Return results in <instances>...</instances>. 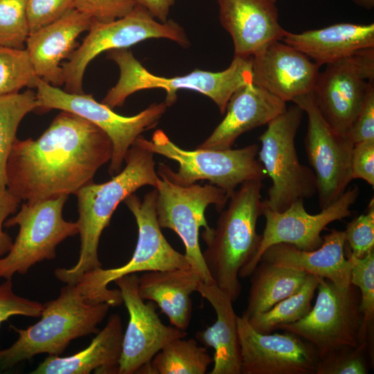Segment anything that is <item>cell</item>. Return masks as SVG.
Returning <instances> with one entry per match:
<instances>
[{"label":"cell","instance_id":"obj_17","mask_svg":"<svg viewBox=\"0 0 374 374\" xmlns=\"http://www.w3.org/2000/svg\"><path fill=\"white\" fill-rule=\"evenodd\" d=\"M114 282L129 314L118 374L138 373L166 344L175 339L186 337L187 332L163 324L156 313L154 304L144 303L139 292V276L136 274L123 276Z\"/></svg>","mask_w":374,"mask_h":374},{"label":"cell","instance_id":"obj_12","mask_svg":"<svg viewBox=\"0 0 374 374\" xmlns=\"http://www.w3.org/2000/svg\"><path fill=\"white\" fill-rule=\"evenodd\" d=\"M35 88L39 109L71 112L91 122L108 136L112 144L108 169L112 176L121 171L126 153L136 138L155 127L168 107L165 102L154 103L134 116H124L97 102L91 95L64 91L39 77Z\"/></svg>","mask_w":374,"mask_h":374},{"label":"cell","instance_id":"obj_6","mask_svg":"<svg viewBox=\"0 0 374 374\" xmlns=\"http://www.w3.org/2000/svg\"><path fill=\"white\" fill-rule=\"evenodd\" d=\"M157 191L148 192L143 200L133 193L123 202L133 214L138 226V240L130 260L119 267H102L84 274L77 283L88 301L106 303L111 307L123 303L119 290L107 285L116 279L141 271H163L185 268L190 265L184 254L176 251L163 235L156 212Z\"/></svg>","mask_w":374,"mask_h":374},{"label":"cell","instance_id":"obj_22","mask_svg":"<svg viewBox=\"0 0 374 374\" xmlns=\"http://www.w3.org/2000/svg\"><path fill=\"white\" fill-rule=\"evenodd\" d=\"M287 109L286 103L253 84L246 85L230 98L226 115L211 134L197 148L228 150L242 134L267 125Z\"/></svg>","mask_w":374,"mask_h":374},{"label":"cell","instance_id":"obj_37","mask_svg":"<svg viewBox=\"0 0 374 374\" xmlns=\"http://www.w3.org/2000/svg\"><path fill=\"white\" fill-rule=\"evenodd\" d=\"M30 33L56 21L74 8V0H24Z\"/></svg>","mask_w":374,"mask_h":374},{"label":"cell","instance_id":"obj_40","mask_svg":"<svg viewBox=\"0 0 374 374\" xmlns=\"http://www.w3.org/2000/svg\"><path fill=\"white\" fill-rule=\"evenodd\" d=\"M347 136L354 144L374 141V81L369 83L361 110Z\"/></svg>","mask_w":374,"mask_h":374},{"label":"cell","instance_id":"obj_19","mask_svg":"<svg viewBox=\"0 0 374 374\" xmlns=\"http://www.w3.org/2000/svg\"><path fill=\"white\" fill-rule=\"evenodd\" d=\"M320 66L282 41L274 42L252 56L253 84L283 100L312 93Z\"/></svg>","mask_w":374,"mask_h":374},{"label":"cell","instance_id":"obj_44","mask_svg":"<svg viewBox=\"0 0 374 374\" xmlns=\"http://www.w3.org/2000/svg\"><path fill=\"white\" fill-rule=\"evenodd\" d=\"M355 3L365 9H372L374 7V0H353Z\"/></svg>","mask_w":374,"mask_h":374},{"label":"cell","instance_id":"obj_3","mask_svg":"<svg viewBox=\"0 0 374 374\" xmlns=\"http://www.w3.org/2000/svg\"><path fill=\"white\" fill-rule=\"evenodd\" d=\"M229 197L226 209L220 211L216 227L204 229L202 237L206 244L202 252L214 283L233 302L241 292L239 271L256 253L261 235L256 231L262 215L261 180H249Z\"/></svg>","mask_w":374,"mask_h":374},{"label":"cell","instance_id":"obj_11","mask_svg":"<svg viewBox=\"0 0 374 374\" xmlns=\"http://www.w3.org/2000/svg\"><path fill=\"white\" fill-rule=\"evenodd\" d=\"M151 38L172 40L187 46L189 40L184 29L173 20L161 22L145 8L136 6L125 16L108 22L93 21L89 33L80 46L62 65L66 91L84 93V71L97 55L107 51L127 48Z\"/></svg>","mask_w":374,"mask_h":374},{"label":"cell","instance_id":"obj_24","mask_svg":"<svg viewBox=\"0 0 374 374\" xmlns=\"http://www.w3.org/2000/svg\"><path fill=\"white\" fill-rule=\"evenodd\" d=\"M281 41L321 66L374 48V24L339 23L301 33L287 31Z\"/></svg>","mask_w":374,"mask_h":374},{"label":"cell","instance_id":"obj_31","mask_svg":"<svg viewBox=\"0 0 374 374\" xmlns=\"http://www.w3.org/2000/svg\"><path fill=\"white\" fill-rule=\"evenodd\" d=\"M38 109L36 92L31 90L0 96V186L6 187V165L19 123Z\"/></svg>","mask_w":374,"mask_h":374},{"label":"cell","instance_id":"obj_5","mask_svg":"<svg viewBox=\"0 0 374 374\" xmlns=\"http://www.w3.org/2000/svg\"><path fill=\"white\" fill-rule=\"evenodd\" d=\"M107 57L118 66L120 75L102 100L110 108L122 106L131 94L142 89H163L168 107L177 99L179 89H190L210 98L224 114L232 95L240 88L253 84L252 56H234L231 64L220 72L195 69L181 76L165 78L149 72L126 48L108 51Z\"/></svg>","mask_w":374,"mask_h":374},{"label":"cell","instance_id":"obj_9","mask_svg":"<svg viewBox=\"0 0 374 374\" xmlns=\"http://www.w3.org/2000/svg\"><path fill=\"white\" fill-rule=\"evenodd\" d=\"M67 195L26 202L19 212L7 219L5 227L19 226L10 251L0 258V278L26 274L35 264L55 258L57 246L78 233L77 222L62 217Z\"/></svg>","mask_w":374,"mask_h":374},{"label":"cell","instance_id":"obj_7","mask_svg":"<svg viewBox=\"0 0 374 374\" xmlns=\"http://www.w3.org/2000/svg\"><path fill=\"white\" fill-rule=\"evenodd\" d=\"M135 142L154 154L177 161L179 164L177 172L163 163L159 164L158 169L170 181L181 186L208 180L230 197L243 182L262 181L266 177L263 166L256 159L259 150L256 143L239 149L196 148L194 150H186L175 144L161 130H156L150 141L140 135Z\"/></svg>","mask_w":374,"mask_h":374},{"label":"cell","instance_id":"obj_26","mask_svg":"<svg viewBox=\"0 0 374 374\" xmlns=\"http://www.w3.org/2000/svg\"><path fill=\"white\" fill-rule=\"evenodd\" d=\"M196 292L210 303L216 314L215 323L195 335L197 341L214 349V365L210 374H241L238 316L233 301L215 283L201 281Z\"/></svg>","mask_w":374,"mask_h":374},{"label":"cell","instance_id":"obj_43","mask_svg":"<svg viewBox=\"0 0 374 374\" xmlns=\"http://www.w3.org/2000/svg\"><path fill=\"white\" fill-rule=\"evenodd\" d=\"M175 0H135L136 5L147 10L161 22H166Z\"/></svg>","mask_w":374,"mask_h":374},{"label":"cell","instance_id":"obj_27","mask_svg":"<svg viewBox=\"0 0 374 374\" xmlns=\"http://www.w3.org/2000/svg\"><path fill=\"white\" fill-rule=\"evenodd\" d=\"M202 281L190 266L145 272L139 277V292L143 300L155 302L172 326L186 330L192 315L190 295Z\"/></svg>","mask_w":374,"mask_h":374},{"label":"cell","instance_id":"obj_33","mask_svg":"<svg viewBox=\"0 0 374 374\" xmlns=\"http://www.w3.org/2000/svg\"><path fill=\"white\" fill-rule=\"evenodd\" d=\"M37 78L26 48L0 46V96L34 88Z\"/></svg>","mask_w":374,"mask_h":374},{"label":"cell","instance_id":"obj_8","mask_svg":"<svg viewBox=\"0 0 374 374\" xmlns=\"http://www.w3.org/2000/svg\"><path fill=\"white\" fill-rule=\"evenodd\" d=\"M303 110L292 105L267 124L258 137V161L271 181L263 205L281 212L292 203L312 197L317 193L313 170L302 164L297 155L295 137Z\"/></svg>","mask_w":374,"mask_h":374},{"label":"cell","instance_id":"obj_28","mask_svg":"<svg viewBox=\"0 0 374 374\" xmlns=\"http://www.w3.org/2000/svg\"><path fill=\"white\" fill-rule=\"evenodd\" d=\"M307 275L303 271L260 261L250 275L247 306L242 315L248 319L269 310L281 300L297 292Z\"/></svg>","mask_w":374,"mask_h":374},{"label":"cell","instance_id":"obj_41","mask_svg":"<svg viewBox=\"0 0 374 374\" xmlns=\"http://www.w3.org/2000/svg\"><path fill=\"white\" fill-rule=\"evenodd\" d=\"M353 179H361L374 186V141L354 145L351 155Z\"/></svg>","mask_w":374,"mask_h":374},{"label":"cell","instance_id":"obj_39","mask_svg":"<svg viewBox=\"0 0 374 374\" xmlns=\"http://www.w3.org/2000/svg\"><path fill=\"white\" fill-rule=\"evenodd\" d=\"M43 307L44 304L17 295L12 290V278L0 285V326L12 316L39 317Z\"/></svg>","mask_w":374,"mask_h":374},{"label":"cell","instance_id":"obj_2","mask_svg":"<svg viewBox=\"0 0 374 374\" xmlns=\"http://www.w3.org/2000/svg\"><path fill=\"white\" fill-rule=\"evenodd\" d=\"M154 154L134 141L126 153V166L123 170L106 182L92 181L75 193L78 211L76 222L80 240L79 258L73 267L55 270L57 280L65 284H75L84 274L102 267L98 253L100 238L118 205L143 186L155 188L158 184L159 177Z\"/></svg>","mask_w":374,"mask_h":374},{"label":"cell","instance_id":"obj_42","mask_svg":"<svg viewBox=\"0 0 374 374\" xmlns=\"http://www.w3.org/2000/svg\"><path fill=\"white\" fill-rule=\"evenodd\" d=\"M21 201L7 187L0 186V258L10 251L13 244L12 238L3 230L4 222L17 212Z\"/></svg>","mask_w":374,"mask_h":374},{"label":"cell","instance_id":"obj_4","mask_svg":"<svg viewBox=\"0 0 374 374\" xmlns=\"http://www.w3.org/2000/svg\"><path fill=\"white\" fill-rule=\"evenodd\" d=\"M110 307L106 303L88 301L78 283L66 284L56 299L44 304L36 323L25 329L11 326L18 338L0 350V370L41 353L60 356L71 341L97 333Z\"/></svg>","mask_w":374,"mask_h":374},{"label":"cell","instance_id":"obj_18","mask_svg":"<svg viewBox=\"0 0 374 374\" xmlns=\"http://www.w3.org/2000/svg\"><path fill=\"white\" fill-rule=\"evenodd\" d=\"M241 374H315L319 355L297 335L261 333L238 317Z\"/></svg>","mask_w":374,"mask_h":374},{"label":"cell","instance_id":"obj_38","mask_svg":"<svg viewBox=\"0 0 374 374\" xmlns=\"http://www.w3.org/2000/svg\"><path fill=\"white\" fill-rule=\"evenodd\" d=\"M136 6L135 0H74L75 8L103 23L125 16Z\"/></svg>","mask_w":374,"mask_h":374},{"label":"cell","instance_id":"obj_10","mask_svg":"<svg viewBox=\"0 0 374 374\" xmlns=\"http://www.w3.org/2000/svg\"><path fill=\"white\" fill-rule=\"evenodd\" d=\"M157 172L159 179L154 188L157 191L156 212L160 227L170 229L179 236L190 266L204 283H214L204 260L199 230L209 227L205 217L207 206L213 204L220 212L229 197L213 184L181 186L170 181L161 170Z\"/></svg>","mask_w":374,"mask_h":374},{"label":"cell","instance_id":"obj_23","mask_svg":"<svg viewBox=\"0 0 374 374\" xmlns=\"http://www.w3.org/2000/svg\"><path fill=\"white\" fill-rule=\"evenodd\" d=\"M323 238L322 245L311 251L288 243L273 244L264 251L260 261L327 278L340 288L347 287L350 284L351 262L345 254V233L332 229Z\"/></svg>","mask_w":374,"mask_h":374},{"label":"cell","instance_id":"obj_15","mask_svg":"<svg viewBox=\"0 0 374 374\" xmlns=\"http://www.w3.org/2000/svg\"><path fill=\"white\" fill-rule=\"evenodd\" d=\"M308 115L304 146L317 183L321 209L339 198L353 180L351 155L354 143L335 132L318 109L313 93L292 100Z\"/></svg>","mask_w":374,"mask_h":374},{"label":"cell","instance_id":"obj_32","mask_svg":"<svg viewBox=\"0 0 374 374\" xmlns=\"http://www.w3.org/2000/svg\"><path fill=\"white\" fill-rule=\"evenodd\" d=\"M346 256L350 260V283L360 292L359 310L362 314L359 342L371 346L374 323V251L362 258L355 257L345 244Z\"/></svg>","mask_w":374,"mask_h":374},{"label":"cell","instance_id":"obj_29","mask_svg":"<svg viewBox=\"0 0 374 374\" xmlns=\"http://www.w3.org/2000/svg\"><path fill=\"white\" fill-rule=\"evenodd\" d=\"M213 359L195 339L177 338L166 344L138 373L205 374Z\"/></svg>","mask_w":374,"mask_h":374},{"label":"cell","instance_id":"obj_35","mask_svg":"<svg viewBox=\"0 0 374 374\" xmlns=\"http://www.w3.org/2000/svg\"><path fill=\"white\" fill-rule=\"evenodd\" d=\"M29 34L24 0H0V46L24 48Z\"/></svg>","mask_w":374,"mask_h":374},{"label":"cell","instance_id":"obj_21","mask_svg":"<svg viewBox=\"0 0 374 374\" xmlns=\"http://www.w3.org/2000/svg\"><path fill=\"white\" fill-rule=\"evenodd\" d=\"M93 20L73 8L56 21L29 34L26 50L36 75L58 87L64 84L61 61L73 53L77 37Z\"/></svg>","mask_w":374,"mask_h":374},{"label":"cell","instance_id":"obj_1","mask_svg":"<svg viewBox=\"0 0 374 374\" xmlns=\"http://www.w3.org/2000/svg\"><path fill=\"white\" fill-rule=\"evenodd\" d=\"M112 155V141L102 130L62 111L37 139L16 140L6 165V187L28 202L75 194Z\"/></svg>","mask_w":374,"mask_h":374},{"label":"cell","instance_id":"obj_20","mask_svg":"<svg viewBox=\"0 0 374 374\" xmlns=\"http://www.w3.org/2000/svg\"><path fill=\"white\" fill-rule=\"evenodd\" d=\"M220 21L233 42L235 55L253 56L286 33L276 0H217Z\"/></svg>","mask_w":374,"mask_h":374},{"label":"cell","instance_id":"obj_30","mask_svg":"<svg viewBox=\"0 0 374 374\" xmlns=\"http://www.w3.org/2000/svg\"><path fill=\"white\" fill-rule=\"evenodd\" d=\"M318 284V276L308 274L304 284L297 292L281 300L269 310L247 319L249 323L259 332L271 333L281 325L301 319L312 308V301Z\"/></svg>","mask_w":374,"mask_h":374},{"label":"cell","instance_id":"obj_34","mask_svg":"<svg viewBox=\"0 0 374 374\" xmlns=\"http://www.w3.org/2000/svg\"><path fill=\"white\" fill-rule=\"evenodd\" d=\"M371 346L366 342L358 346H346L333 350L319 359L315 374H366Z\"/></svg>","mask_w":374,"mask_h":374},{"label":"cell","instance_id":"obj_25","mask_svg":"<svg viewBox=\"0 0 374 374\" xmlns=\"http://www.w3.org/2000/svg\"><path fill=\"white\" fill-rule=\"evenodd\" d=\"M123 333L121 316L112 314L87 348L68 357L48 355L31 373L118 374Z\"/></svg>","mask_w":374,"mask_h":374},{"label":"cell","instance_id":"obj_13","mask_svg":"<svg viewBox=\"0 0 374 374\" xmlns=\"http://www.w3.org/2000/svg\"><path fill=\"white\" fill-rule=\"evenodd\" d=\"M317 290V299L309 313L294 323L280 326L278 330L294 333L310 343L319 359L343 347L358 346L362 319L359 289L351 283L340 288L319 277Z\"/></svg>","mask_w":374,"mask_h":374},{"label":"cell","instance_id":"obj_36","mask_svg":"<svg viewBox=\"0 0 374 374\" xmlns=\"http://www.w3.org/2000/svg\"><path fill=\"white\" fill-rule=\"evenodd\" d=\"M346 244L357 258H362L374 251V199H371L367 210L349 222L344 231Z\"/></svg>","mask_w":374,"mask_h":374},{"label":"cell","instance_id":"obj_14","mask_svg":"<svg viewBox=\"0 0 374 374\" xmlns=\"http://www.w3.org/2000/svg\"><path fill=\"white\" fill-rule=\"evenodd\" d=\"M374 81V48L326 64L312 92L319 111L337 134L347 136Z\"/></svg>","mask_w":374,"mask_h":374},{"label":"cell","instance_id":"obj_16","mask_svg":"<svg viewBox=\"0 0 374 374\" xmlns=\"http://www.w3.org/2000/svg\"><path fill=\"white\" fill-rule=\"evenodd\" d=\"M359 194L357 186L346 189L335 202L317 214L308 213L303 200L292 203L285 211H273L263 205L265 226L259 247L252 259L239 271V277L250 276L264 251L278 243H288L303 250L319 248L323 238L321 233L331 222L351 215V206ZM263 204V203H262Z\"/></svg>","mask_w":374,"mask_h":374}]
</instances>
